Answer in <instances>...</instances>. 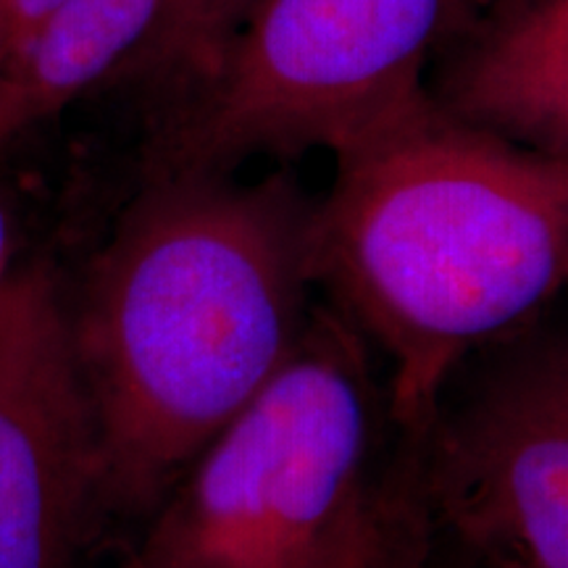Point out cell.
<instances>
[{
	"label": "cell",
	"mask_w": 568,
	"mask_h": 568,
	"mask_svg": "<svg viewBox=\"0 0 568 568\" xmlns=\"http://www.w3.org/2000/svg\"><path fill=\"white\" fill-rule=\"evenodd\" d=\"M0 45H3V0H0Z\"/></svg>",
	"instance_id": "5bb4252c"
},
{
	"label": "cell",
	"mask_w": 568,
	"mask_h": 568,
	"mask_svg": "<svg viewBox=\"0 0 568 568\" xmlns=\"http://www.w3.org/2000/svg\"><path fill=\"white\" fill-rule=\"evenodd\" d=\"M464 30V0H261L211 80L161 111L145 174L343 153L435 103L424 71Z\"/></svg>",
	"instance_id": "277c9868"
},
{
	"label": "cell",
	"mask_w": 568,
	"mask_h": 568,
	"mask_svg": "<svg viewBox=\"0 0 568 568\" xmlns=\"http://www.w3.org/2000/svg\"><path fill=\"white\" fill-rule=\"evenodd\" d=\"M61 0H3V45H0V67L24 45L27 38L38 30L42 19Z\"/></svg>",
	"instance_id": "8fae6325"
},
{
	"label": "cell",
	"mask_w": 568,
	"mask_h": 568,
	"mask_svg": "<svg viewBox=\"0 0 568 568\" xmlns=\"http://www.w3.org/2000/svg\"><path fill=\"white\" fill-rule=\"evenodd\" d=\"M166 0H61L0 67V151L116 80Z\"/></svg>",
	"instance_id": "ba28073f"
},
{
	"label": "cell",
	"mask_w": 568,
	"mask_h": 568,
	"mask_svg": "<svg viewBox=\"0 0 568 568\" xmlns=\"http://www.w3.org/2000/svg\"><path fill=\"white\" fill-rule=\"evenodd\" d=\"M437 103L516 145L568 161V0H516L474 27Z\"/></svg>",
	"instance_id": "52a82bcc"
},
{
	"label": "cell",
	"mask_w": 568,
	"mask_h": 568,
	"mask_svg": "<svg viewBox=\"0 0 568 568\" xmlns=\"http://www.w3.org/2000/svg\"><path fill=\"white\" fill-rule=\"evenodd\" d=\"M17 251H19V224L13 205L6 195V190L0 187V287L9 282V276L17 268Z\"/></svg>",
	"instance_id": "7c38bea8"
},
{
	"label": "cell",
	"mask_w": 568,
	"mask_h": 568,
	"mask_svg": "<svg viewBox=\"0 0 568 568\" xmlns=\"http://www.w3.org/2000/svg\"><path fill=\"white\" fill-rule=\"evenodd\" d=\"M408 508L397 510L379 537L337 568H418V539Z\"/></svg>",
	"instance_id": "30bf717a"
},
{
	"label": "cell",
	"mask_w": 568,
	"mask_h": 568,
	"mask_svg": "<svg viewBox=\"0 0 568 568\" xmlns=\"http://www.w3.org/2000/svg\"><path fill=\"white\" fill-rule=\"evenodd\" d=\"M374 379L332 308L274 379L197 453L124 568H337L400 506L368 493Z\"/></svg>",
	"instance_id": "3957f363"
},
{
	"label": "cell",
	"mask_w": 568,
	"mask_h": 568,
	"mask_svg": "<svg viewBox=\"0 0 568 568\" xmlns=\"http://www.w3.org/2000/svg\"><path fill=\"white\" fill-rule=\"evenodd\" d=\"M103 510L69 301L45 261L0 287V568H80Z\"/></svg>",
	"instance_id": "5b68a950"
},
{
	"label": "cell",
	"mask_w": 568,
	"mask_h": 568,
	"mask_svg": "<svg viewBox=\"0 0 568 568\" xmlns=\"http://www.w3.org/2000/svg\"><path fill=\"white\" fill-rule=\"evenodd\" d=\"M335 159L311 224L314 284L389 364L422 443L445 389L568 287V161L426 105Z\"/></svg>",
	"instance_id": "7a4b0ae2"
},
{
	"label": "cell",
	"mask_w": 568,
	"mask_h": 568,
	"mask_svg": "<svg viewBox=\"0 0 568 568\" xmlns=\"http://www.w3.org/2000/svg\"><path fill=\"white\" fill-rule=\"evenodd\" d=\"M261 0H166L161 17L113 82H132L169 105L201 88Z\"/></svg>",
	"instance_id": "9c48e42d"
},
{
	"label": "cell",
	"mask_w": 568,
	"mask_h": 568,
	"mask_svg": "<svg viewBox=\"0 0 568 568\" xmlns=\"http://www.w3.org/2000/svg\"><path fill=\"white\" fill-rule=\"evenodd\" d=\"M422 445L432 510L500 568H568V339L508 361Z\"/></svg>",
	"instance_id": "8992f818"
},
{
	"label": "cell",
	"mask_w": 568,
	"mask_h": 568,
	"mask_svg": "<svg viewBox=\"0 0 568 568\" xmlns=\"http://www.w3.org/2000/svg\"><path fill=\"white\" fill-rule=\"evenodd\" d=\"M314 209L290 172L142 174L69 303L103 510L151 516L301 345Z\"/></svg>",
	"instance_id": "6da1fadb"
},
{
	"label": "cell",
	"mask_w": 568,
	"mask_h": 568,
	"mask_svg": "<svg viewBox=\"0 0 568 568\" xmlns=\"http://www.w3.org/2000/svg\"><path fill=\"white\" fill-rule=\"evenodd\" d=\"M516 3V0H464V9H466V27L481 24V21L493 17L506 6Z\"/></svg>",
	"instance_id": "4fadbf2b"
}]
</instances>
